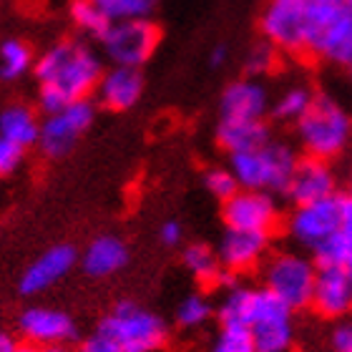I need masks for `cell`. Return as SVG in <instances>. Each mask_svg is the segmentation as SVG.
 <instances>
[{"instance_id":"1","label":"cell","mask_w":352,"mask_h":352,"mask_svg":"<svg viewBox=\"0 0 352 352\" xmlns=\"http://www.w3.org/2000/svg\"><path fill=\"white\" fill-rule=\"evenodd\" d=\"M33 74L41 86L38 106L48 116L71 101H81L96 94L103 76V60L86 41L66 38L38 56Z\"/></svg>"},{"instance_id":"2","label":"cell","mask_w":352,"mask_h":352,"mask_svg":"<svg viewBox=\"0 0 352 352\" xmlns=\"http://www.w3.org/2000/svg\"><path fill=\"white\" fill-rule=\"evenodd\" d=\"M294 126L305 156L332 162L352 144V116L327 94H315L309 111Z\"/></svg>"},{"instance_id":"3","label":"cell","mask_w":352,"mask_h":352,"mask_svg":"<svg viewBox=\"0 0 352 352\" xmlns=\"http://www.w3.org/2000/svg\"><path fill=\"white\" fill-rule=\"evenodd\" d=\"M300 156L285 141H267L262 146L229 154V169L234 171L242 189L285 194Z\"/></svg>"},{"instance_id":"4","label":"cell","mask_w":352,"mask_h":352,"mask_svg":"<svg viewBox=\"0 0 352 352\" xmlns=\"http://www.w3.org/2000/svg\"><path fill=\"white\" fill-rule=\"evenodd\" d=\"M307 56L335 66L352 58V0H309Z\"/></svg>"},{"instance_id":"5","label":"cell","mask_w":352,"mask_h":352,"mask_svg":"<svg viewBox=\"0 0 352 352\" xmlns=\"http://www.w3.org/2000/svg\"><path fill=\"white\" fill-rule=\"evenodd\" d=\"M98 330L116 340L124 352H156L169 338V327L162 317L133 300L116 302L98 322Z\"/></svg>"},{"instance_id":"6","label":"cell","mask_w":352,"mask_h":352,"mask_svg":"<svg viewBox=\"0 0 352 352\" xmlns=\"http://www.w3.org/2000/svg\"><path fill=\"white\" fill-rule=\"evenodd\" d=\"M317 279V262L302 252H274L262 262V287L277 294L289 309H305L312 305Z\"/></svg>"},{"instance_id":"7","label":"cell","mask_w":352,"mask_h":352,"mask_svg":"<svg viewBox=\"0 0 352 352\" xmlns=\"http://www.w3.org/2000/svg\"><path fill=\"white\" fill-rule=\"evenodd\" d=\"M294 309H289L267 287H252L247 330L257 352H292Z\"/></svg>"},{"instance_id":"8","label":"cell","mask_w":352,"mask_h":352,"mask_svg":"<svg viewBox=\"0 0 352 352\" xmlns=\"http://www.w3.org/2000/svg\"><path fill=\"white\" fill-rule=\"evenodd\" d=\"M309 0H270L259 18V30L277 51L300 56L307 53Z\"/></svg>"},{"instance_id":"9","label":"cell","mask_w":352,"mask_h":352,"mask_svg":"<svg viewBox=\"0 0 352 352\" xmlns=\"http://www.w3.org/2000/svg\"><path fill=\"white\" fill-rule=\"evenodd\" d=\"M159 38H162V33L151 23V18H136V21L111 23L98 43L103 48V56L113 66L141 68L154 56Z\"/></svg>"},{"instance_id":"10","label":"cell","mask_w":352,"mask_h":352,"mask_svg":"<svg viewBox=\"0 0 352 352\" xmlns=\"http://www.w3.org/2000/svg\"><path fill=\"white\" fill-rule=\"evenodd\" d=\"M96 118V106L88 98L81 101H71L56 113L41 121V136H38V146L48 159H60L74 151V146L81 141L83 133L91 129Z\"/></svg>"},{"instance_id":"11","label":"cell","mask_w":352,"mask_h":352,"mask_svg":"<svg viewBox=\"0 0 352 352\" xmlns=\"http://www.w3.org/2000/svg\"><path fill=\"white\" fill-rule=\"evenodd\" d=\"M342 229V197L320 199L309 204H297L287 217V234L302 250H317L324 239Z\"/></svg>"},{"instance_id":"12","label":"cell","mask_w":352,"mask_h":352,"mask_svg":"<svg viewBox=\"0 0 352 352\" xmlns=\"http://www.w3.org/2000/svg\"><path fill=\"white\" fill-rule=\"evenodd\" d=\"M221 219L227 229H244V232H267L279 221V206L274 194L257 189H239L234 197L221 201Z\"/></svg>"},{"instance_id":"13","label":"cell","mask_w":352,"mask_h":352,"mask_svg":"<svg viewBox=\"0 0 352 352\" xmlns=\"http://www.w3.org/2000/svg\"><path fill=\"white\" fill-rule=\"evenodd\" d=\"M18 330L28 342L41 347L68 345V342L78 340V324L74 322V317L63 309L43 307V305L23 309L18 317Z\"/></svg>"},{"instance_id":"14","label":"cell","mask_w":352,"mask_h":352,"mask_svg":"<svg viewBox=\"0 0 352 352\" xmlns=\"http://www.w3.org/2000/svg\"><path fill=\"white\" fill-rule=\"evenodd\" d=\"M76 262H78V252L71 244H53L45 252H41L23 270L18 289L25 297H36L41 292H48L51 287H56L58 282H63L71 274Z\"/></svg>"},{"instance_id":"15","label":"cell","mask_w":352,"mask_h":352,"mask_svg":"<svg viewBox=\"0 0 352 352\" xmlns=\"http://www.w3.org/2000/svg\"><path fill=\"white\" fill-rule=\"evenodd\" d=\"M272 234L267 232H244V229H227L221 236L217 254L221 267L232 274H242L262 267V262L270 257Z\"/></svg>"},{"instance_id":"16","label":"cell","mask_w":352,"mask_h":352,"mask_svg":"<svg viewBox=\"0 0 352 352\" xmlns=\"http://www.w3.org/2000/svg\"><path fill=\"white\" fill-rule=\"evenodd\" d=\"M338 194V176L330 162L315 159V156H305L297 162L289 186H287L285 197L297 204H309V201H320V199L335 197Z\"/></svg>"},{"instance_id":"17","label":"cell","mask_w":352,"mask_h":352,"mask_svg":"<svg viewBox=\"0 0 352 352\" xmlns=\"http://www.w3.org/2000/svg\"><path fill=\"white\" fill-rule=\"evenodd\" d=\"M320 317L338 320L352 309V277L347 267H317L312 305Z\"/></svg>"},{"instance_id":"18","label":"cell","mask_w":352,"mask_h":352,"mask_svg":"<svg viewBox=\"0 0 352 352\" xmlns=\"http://www.w3.org/2000/svg\"><path fill=\"white\" fill-rule=\"evenodd\" d=\"M98 103L109 111H129L133 109L144 96V74L141 68L131 66H111L103 71L101 81L96 86Z\"/></svg>"},{"instance_id":"19","label":"cell","mask_w":352,"mask_h":352,"mask_svg":"<svg viewBox=\"0 0 352 352\" xmlns=\"http://www.w3.org/2000/svg\"><path fill=\"white\" fill-rule=\"evenodd\" d=\"M270 111V94L257 78H239L229 83L219 98V118H247L257 121Z\"/></svg>"},{"instance_id":"20","label":"cell","mask_w":352,"mask_h":352,"mask_svg":"<svg viewBox=\"0 0 352 352\" xmlns=\"http://www.w3.org/2000/svg\"><path fill=\"white\" fill-rule=\"evenodd\" d=\"M129 264V247L121 236H94L81 252V270L91 279H106L121 272Z\"/></svg>"},{"instance_id":"21","label":"cell","mask_w":352,"mask_h":352,"mask_svg":"<svg viewBox=\"0 0 352 352\" xmlns=\"http://www.w3.org/2000/svg\"><path fill=\"white\" fill-rule=\"evenodd\" d=\"M272 139L270 126L264 118L257 121H247V118H219L217 126V141L227 154H239V151H250Z\"/></svg>"},{"instance_id":"22","label":"cell","mask_w":352,"mask_h":352,"mask_svg":"<svg viewBox=\"0 0 352 352\" xmlns=\"http://www.w3.org/2000/svg\"><path fill=\"white\" fill-rule=\"evenodd\" d=\"M0 136L18 146H36L41 136V121L36 111L25 103H10L0 111Z\"/></svg>"},{"instance_id":"23","label":"cell","mask_w":352,"mask_h":352,"mask_svg":"<svg viewBox=\"0 0 352 352\" xmlns=\"http://www.w3.org/2000/svg\"><path fill=\"white\" fill-rule=\"evenodd\" d=\"M182 262L199 285L219 287L221 279H224V272H227L221 267L217 250H212L209 244H201V242H194V244H189V247H184Z\"/></svg>"},{"instance_id":"24","label":"cell","mask_w":352,"mask_h":352,"mask_svg":"<svg viewBox=\"0 0 352 352\" xmlns=\"http://www.w3.org/2000/svg\"><path fill=\"white\" fill-rule=\"evenodd\" d=\"M33 66H36V58L25 41L6 38L0 43V81L3 83L21 81L28 71H33Z\"/></svg>"},{"instance_id":"25","label":"cell","mask_w":352,"mask_h":352,"mask_svg":"<svg viewBox=\"0 0 352 352\" xmlns=\"http://www.w3.org/2000/svg\"><path fill=\"white\" fill-rule=\"evenodd\" d=\"M312 101H315V94L307 86H289L272 103V116L285 124H297L309 111Z\"/></svg>"},{"instance_id":"26","label":"cell","mask_w":352,"mask_h":352,"mask_svg":"<svg viewBox=\"0 0 352 352\" xmlns=\"http://www.w3.org/2000/svg\"><path fill=\"white\" fill-rule=\"evenodd\" d=\"M214 317V305L206 292H189L176 305V324L184 330H199Z\"/></svg>"},{"instance_id":"27","label":"cell","mask_w":352,"mask_h":352,"mask_svg":"<svg viewBox=\"0 0 352 352\" xmlns=\"http://www.w3.org/2000/svg\"><path fill=\"white\" fill-rule=\"evenodd\" d=\"M111 23L136 21V18H151L159 6V0H91Z\"/></svg>"},{"instance_id":"28","label":"cell","mask_w":352,"mask_h":352,"mask_svg":"<svg viewBox=\"0 0 352 352\" xmlns=\"http://www.w3.org/2000/svg\"><path fill=\"white\" fill-rule=\"evenodd\" d=\"M71 21H74V25L81 30L83 36L94 38V41H101V36L111 25L109 18L91 0H74L71 3Z\"/></svg>"},{"instance_id":"29","label":"cell","mask_w":352,"mask_h":352,"mask_svg":"<svg viewBox=\"0 0 352 352\" xmlns=\"http://www.w3.org/2000/svg\"><path fill=\"white\" fill-rule=\"evenodd\" d=\"M347 257H350V244L342 229L330 239H324L317 250H312V259L317 262V267H345Z\"/></svg>"},{"instance_id":"30","label":"cell","mask_w":352,"mask_h":352,"mask_svg":"<svg viewBox=\"0 0 352 352\" xmlns=\"http://www.w3.org/2000/svg\"><path fill=\"white\" fill-rule=\"evenodd\" d=\"M209 352H257L250 330L244 327H221L209 345Z\"/></svg>"},{"instance_id":"31","label":"cell","mask_w":352,"mask_h":352,"mask_svg":"<svg viewBox=\"0 0 352 352\" xmlns=\"http://www.w3.org/2000/svg\"><path fill=\"white\" fill-rule=\"evenodd\" d=\"M204 186L206 191L217 197L219 201H227L229 197H234L236 191L242 189L239 182H236L234 171L229 169V166H214L204 174Z\"/></svg>"},{"instance_id":"32","label":"cell","mask_w":352,"mask_h":352,"mask_svg":"<svg viewBox=\"0 0 352 352\" xmlns=\"http://www.w3.org/2000/svg\"><path fill=\"white\" fill-rule=\"evenodd\" d=\"M274 63H277V48H274L272 43H267V41L259 43V45H254V48L247 53V60H244L247 74H250L252 78L270 74L272 68H274Z\"/></svg>"},{"instance_id":"33","label":"cell","mask_w":352,"mask_h":352,"mask_svg":"<svg viewBox=\"0 0 352 352\" xmlns=\"http://www.w3.org/2000/svg\"><path fill=\"white\" fill-rule=\"evenodd\" d=\"M23 154H25V148L0 136V176L18 169L23 162Z\"/></svg>"},{"instance_id":"34","label":"cell","mask_w":352,"mask_h":352,"mask_svg":"<svg viewBox=\"0 0 352 352\" xmlns=\"http://www.w3.org/2000/svg\"><path fill=\"white\" fill-rule=\"evenodd\" d=\"M78 352H124V350L118 347L116 340L109 338L106 332L98 330V327H96L94 335H88V338L81 342V347H78Z\"/></svg>"},{"instance_id":"35","label":"cell","mask_w":352,"mask_h":352,"mask_svg":"<svg viewBox=\"0 0 352 352\" xmlns=\"http://www.w3.org/2000/svg\"><path fill=\"white\" fill-rule=\"evenodd\" d=\"M182 239H184V227L179 221L166 219L162 227H159V242H162L164 247H179Z\"/></svg>"},{"instance_id":"36","label":"cell","mask_w":352,"mask_h":352,"mask_svg":"<svg viewBox=\"0 0 352 352\" xmlns=\"http://www.w3.org/2000/svg\"><path fill=\"white\" fill-rule=\"evenodd\" d=\"M332 350L352 352V322H340L332 332Z\"/></svg>"},{"instance_id":"37","label":"cell","mask_w":352,"mask_h":352,"mask_svg":"<svg viewBox=\"0 0 352 352\" xmlns=\"http://www.w3.org/2000/svg\"><path fill=\"white\" fill-rule=\"evenodd\" d=\"M229 58V51H227V45H214L212 53H209V66L212 68H219L224 66Z\"/></svg>"},{"instance_id":"38","label":"cell","mask_w":352,"mask_h":352,"mask_svg":"<svg viewBox=\"0 0 352 352\" xmlns=\"http://www.w3.org/2000/svg\"><path fill=\"white\" fill-rule=\"evenodd\" d=\"M18 340L10 335V332H0V352H15L18 350Z\"/></svg>"},{"instance_id":"39","label":"cell","mask_w":352,"mask_h":352,"mask_svg":"<svg viewBox=\"0 0 352 352\" xmlns=\"http://www.w3.org/2000/svg\"><path fill=\"white\" fill-rule=\"evenodd\" d=\"M41 352H71L68 345H48V347H41Z\"/></svg>"},{"instance_id":"40","label":"cell","mask_w":352,"mask_h":352,"mask_svg":"<svg viewBox=\"0 0 352 352\" xmlns=\"http://www.w3.org/2000/svg\"><path fill=\"white\" fill-rule=\"evenodd\" d=\"M15 352H41V345H33V342H28V345H21Z\"/></svg>"},{"instance_id":"41","label":"cell","mask_w":352,"mask_h":352,"mask_svg":"<svg viewBox=\"0 0 352 352\" xmlns=\"http://www.w3.org/2000/svg\"><path fill=\"white\" fill-rule=\"evenodd\" d=\"M347 74H350V81H352V58H350V63H347Z\"/></svg>"},{"instance_id":"42","label":"cell","mask_w":352,"mask_h":352,"mask_svg":"<svg viewBox=\"0 0 352 352\" xmlns=\"http://www.w3.org/2000/svg\"><path fill=\"white\" fill-rule=\"evenodd\" d=\"M347 194H352V171H350V191H347Z\"/></svg>"}]
</instances>
